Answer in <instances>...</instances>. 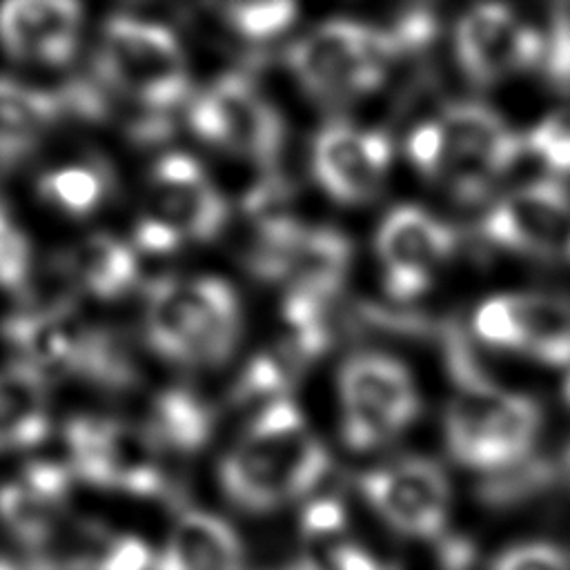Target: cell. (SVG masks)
<instances>
[{"instance_id":"28","label":"cell","mask_w":570,"mask_h":570,"mask_svg":"<svg viewBox=\"0 0 570 570\" xmlns=\"http://www.w3.org/2000/svg\"><path fill=\"white\" fill-rule=\"evenodd\" d=\"M229 27L245 40H269L283 33L296 18L292 2H232L223 7Z\"/></svg>"},{"instance_id":"39","label":"cell","mask_w":570,"mask_h":570,"mask_svg":"<svg viewBox=\"0 0 570 570\" xmlns=\"http://www.w3.org/2000/svg\"><path fill=\"white\" fill-rule=\"evenodd\" d=\"M430 285L428 272H385V289L394 301H412Z\"/></svg>"},{"instance_id":"33","label":"cell","mask_w":570,"mask_h":570,"mask_svg":"<svg viewBox=\"0 0 570 570\" xmlns=\"http://www.w3.org/2000/svg\"><path fill=\"white\" fill-rule=\"evenodd\" d=\"M31 269V247L27 236L0 209V287L18 289Z\"/></svg>"},{"instance_id":"10","label":"cell","mask_w":570,"mask_h":570,"mask_svg":"<svg viewBox=\"0 0 570 570\" xmlns=\"http://www.w3.org/2000/svg\"><path fill=\"white\" fill-rule=\"evenodd\" d=\"M365 501L399 534L441 539L445 534L450 488L443 470L428 459H405L358 476Z\"/></svg>"},{"instance_id":"42","label":"cell","mask_w":570,"mask_h":570,"mask_svg":"<svg viewBox=\"0 0 570 570\" xmlns=\"http://www.w3.org/2000/svg\"><path fill=\"white\" fill-rule=\"evenodd\" d=\"M563 396H566V401H568V405H570V376H568V381H566V385H563Z\"/></svg>"},{"instance_id":"21","label":"cell","mask_w":570,"mask_h":570,"mask_svg":"<svg viewBox=\"0 0 570 570\" xmlns=\"http://www.w3.org/2000/svg\"><path fill=\"white\" fill-rule=\"evenodd\" d=\"M445 156H479L503 171L517 160L525 140L512 134L503 120L481 105H454L441 120Z\"/></svg>"},{"instance_id":"30","label":"cell","mask_w":570,"mask_h":570,"mask_svg":"<svg viewBox=\"0 0 570 570\" xmlns=\"http://www.w3.org/2000/svg\"><path fill=\"white\" fill-rule=\"evenodd\" d=\"M543 73L559 91H570V4H554L548 18Z\"/></svg>"},{"instance_id":"32","label":"cell","mask_w":570,"mask_h":570,"mask_svg":"<svg viewBox=\"0 0 570 570\" xmlns=\"http://www.w3.org/2000/svg\"><path fill=\"white\" fill-rule=\"evenodd\" d=\"M525 147L537 151L543 163L561 174L570 171V114H557L537 125L528 138Z\"/></svg>"},{"instance_id":"8","label":"cell","mask_w":570,"mask_h":570,"mask_svg":"<svg viewBox=\"0 0 570 570\" xmlns=\"http://www.w3.org/2000/svg\"><path fill=\"white\" fill-rule=\"evenodd\" d=\"M343 441L352 450H372L407 425L419 399L407 370L381 354H356L341 370Z\"/></svg>"},{"instance_id":"12","label":"cell","mask_w":570,"mask_h":570,"mask_svg":"<svg viewBox=\"0 0 570 570\" xmlns=\"http://www.w3.org/2000/svg\"><path fill=\"white\" fill-rule=\"evenodd\" d=\"M546 36L501 4H481L456 24V53L468 76L492 82L512 69L541 65Z\"/></svg>"},{"instance_id":"6","label":"cell","mask_w":570,"mask_h":570,"mask_svg":"<svg viewBox=\"0 0 570 570\" xmlns=\"http://www.w3.org/2000/svg\"><path fill=\"white\" fill-rule=\"evenodd\" d=\"M399 51L390 29L330 20L289 47L287 65L314 98L343 100L376 89Z\"/></svg>"},{"instance_id":"34","label":"cell","mask_w":570,"mask_h":570,"mask_svg":"<svg viewBox=\"0 0 570 570\" xmlns=\"http://www.w3.org/2000/svg\"><path fill=\"white\" fill-rule=\"evenodd\" d=\"M490 570H570V552L557 543L528 541L503 550Z\"/></svg>"},{"instance_id":"37","label":"cell","mask_w":570,"mask_h":570,"mask_svg":"<svg viewBox=\"0 0 570 570\" xmlns=\"http://www.w3.org/2000/svg\"><path fill=\"white\" fill-rule=\"evenodd\" d=\"M436 31V18L428 7H412L405 16L396 20V24L390 29L394 40L399 42L401 49H414L423 47L432 40Z\"/></svg>"},{"instance_id":"2","label":"cell","mask_w":570,"mask_h":570,"mask_svg":"<svg viewBox=\"0 0 570 570\" xmlns=\"http://www.w3.org/2000/svg\"><path fill=\"white\" fill-rule=\"evenodd\" d=\"M456 394L448 414V443L454 459L476 470L501 472L525 461L537 430L539 407L492 385L476 367L461 332L445 334Z\"/></svg>"},{"instance_id":"16","label":"cell","mask_w":570,"mask_h":570,"mask_svg":"<svg viewBox=\"0 0 570 570\" xmlns=\"http://www.w3.org/2000/svg\"><path fill=\"white\" fill-rule=\"evenodd\" d=\"M67 109L98 116L102 100L91 87L51 94L0 76V165L20 163L31 154Z\"/></svg>"},{"instance_id":"36","label":"cell","mask_w":570,"mask_h":570,"mask_svg":"<svg viewBox=\"0 0 570 570\" xmlns=\"http://www.w3.org/2000/svg\"><path fill=\"white\" fill-rule=\"evenodd\" d=\"M407 154L425 174H434L445 160V134L441 122H425L416 127L407 140Z\"/></svg>"},{"instance_id":"24","label":"cell","mask_w":570,"mask_h":570,"mask_svg":"<svg viewBox=\"0 0 570 570\" xmlns=\"http://www.w3.org/2000/svg\"><path fill=\"white\" fill-rule=\"evenodd\" d=\"M62 505L65 501L47 494L24 476L0 485V521L29 552L42 550L62 532Z\"/></svg>"},{"instance_id":"17","label":"cell","mask_w":570,"mask_h":570,"mask_svg":"<svg viewBox=\"0 0 570 570\" xmlns=\"http://www.w3.org/2000/svg\"><path fill=\"white\" fill-rule=\"evenodd\" d=\"M151 570H245L236 530L205 510L183 512Z\"/></svg>"},{"instance_id":"41","label":"cell","mask_w":570,"mask_h":570,"mask_svg":"<svg viewBox=\"0 0 570 570\" xmlns=\"http://www.w3.org/2000/svg\"><path fill=\"white\" fill-rule=\"evenodd\" d=\"M281 570H323L314 559H309V557H301V559H296V561H292V563H287L285 568H281Z\"/></svg>"},{"instance_id":"25","label":"cell","mask_w":570,"mask_h":570,"mask_svg":"<svg viewBox=\"0 0 570 570\" xmlns=\"http://www.w3.org/2000/svg\"><path fill=\"white\" fill-rule=\"evenodd\" d=\"M523 350L550 365L570 363V301L548 294L521 296Z\"/></svg>"},{"instance_id":"20","label":"cell","mask_w":570,"mask_h":570,"mask_svg":"<svg viewBox=\"0 0 570 570\" xmlns=\"http://www.w3.org/2000/svg\"><path fill=\"white\" fill-rule=\"evenodd\" d=\"M350 254V240L341 232L307 227L287 267L285 292L330 303L345 281Z\"/></svg>"},{"instance_id":"43","label":"cell","mask_w":570,"mask_h":570,"mask_svg":"<svg viewBox=\"0 0 570 570\" xmlns=\"http://www.w3.org/2000/svg\"><path fill=\"white\" fill-rule=\"evenodd\" d=\"M566 465L570 468V448H568V452H566Z\"/></svg>"},{"instance_id":"26","label":"cell","mask_w":570,"mask_h":570,"mask_svg":"<svg viewBox=\"0 0 570 570\" xmlns=\"http://www.w3.org/2000/svg\"><path fill=\"white\" fill-rule=\"evenodd\" d=\"M40 196L69 216L91 214L105 198L102 174L94 167L69 165L40 178Z\"/></svg>"},{"instance_id":"29","label":"cell","mask_w":570,"mask_h":570,"mask_svg":"<svg viewBox=\"0 0 570 570\" xmlns=\"http://www.w3.org/2000/svg\"><path fill=\"white\" fill-rule=\"evenodd\" d=\"M474 330L481 341L503 347H523L521 296H497L474 314Z\"/></svg>"},{"instance_id":"1","label":"cell","mask_w":570,"mask_h":570,"mask_svg":"<svg viewBox=\"0 0 570 570\" xmlns=\"http://www.w3.org/2000/svg\"><path fill=\"white\" fill-rule=\"evenodd\" d=\"M330 468L323 443L298 407L272 399L223 456L218 479L225 497L245 512H272L312 492Z\"/></svg>"},{"instance_id":"5","label":"cell","mask_w":570,"mask_h":570,"mask_svg":"<svg viewBox=\"0 0 570 570\" xmlns=\"http://www.w3.org/2000/svg\"><path fill=\"white\" fill-rule=\"evenodd\" d=\"M100 78L149 111L178 107L189 94L187 58L176 36L158 22L114 16L96 56Z\"/></svg>"},{"instance_id":"11","label":"cell","mask_w":570,"mask_h":570,"mask_svg":"<svg viewBox=\"0 0 570 570\" xmlns=\"http://www.w3.org/2000/svg\"><path fill=\"white\" fill-rule=\"evenodd\" d=\"M227 216V200L191 156L174 151L156 160L145 218L183 243L185 238L212 240L223 232Z\"/></svg>"},{"instance_id":"38","label":"cell","mask_w":570,"mask_h":570,"mask_svg":"<svg viewBox=\"0 0 570 570\" xmlns=\"http://www.w3.org/2000/svg\"><path fill=\"white\" fill-rule=\"evenodd\" d=\"M441 570H470L476 559L474 543L463 534H443L436 543Z\"/></svg>"},{"instance_id":"18","label":"cell","mask_w":570,"mask_h":570,"mask_svg":"<svg viewBox=\"0 0 570 570\" xmlns=\"http://www.w3.org/2000/svg\"><path fill=\"white\" fill-rule=\"evenodd\" d=\"M385 272H428L454 247V232L416 207H399L383 220L376 238Z\"/></svg>"},{"instance_id":"9","label":"cell","mask_w":570,"mask_h":570,"mask_svg":"<svg viewBox=\"0 0 570 570\" xmlns=\"http://www.w3.org/2000/svg\"><path fill=\"white\" fill-rule=\"evenodd\" d=\"M65 436L71 474L136 497L160 494V450L142 428H129L111 419L78 416L67 425Z\"/></svg>"},{"instance_id":"31","label":"cell","mask_w":570,"mask_h":570,"mask_svg":"<svg viewBox=\"0 0 570 570\" xmlns=\"http://www.w3.org/2000/svg\"><path fill=\"white\" fill-rule=\"evenodd\" d=\"M156 557L151 548L134 534H109L100 539L91 570H151Z\"/></svg>"},{"instance_id":"27","label":"cell","mask_w":570,"mask_h":570,"mask_svg":"<svg viewBox=\"0 0 570 570\" xmlns=\"http://www.w3.org/2000/svg\"><path fill=\"white\" fill-rule=\"evenodd\" d=\"M554 481V468L543 461L519 463L514 468L497 472L492 479L483 481L476 490V497L492 508L517 505L541 490H546Z\"/></svg>"},{"instance_id":"3","label":"cell","mask_w":570,"mask_h":570,"mask_svg":"<svg viewBox=\"0 0 570 570\" xmlns=\"http://www.w3.org/2000/svg\"><path fill=\"white\" fill-rule=\"evenodd\" d=\"M238 330L236 292L220 278H160L147 289L145 334L163 358L220 365L232 354Z\"/></svg>"},{"instance_id":"4","label":"cell","mask_w":570,"mask_h":570,"mask_svg":"<svg viewBox=\"0 0 570 570\" xmlns=\"http://www.w3.org/2000/svg\"><path fill=\"white\" fill-rule=\"evenodd\" d=\"M2 334L20 363L42 376L67 374L111 390L127 387L136 379L122 343L67 305L18 312L4 321Z\"/></svg>"},{"instance_id":"35","label":"cell","mask_w":570,"mask_h":570,"mask_svg":"<svg viewBox=\"0 0 570 570\" xmlns=\"http://www.w3.org/2000/svg\"><path fill=\"white\" fill-rule=\"evenodd\" d=\"M347 521L345 508L341 501L323 497L314 499L303 508L301 514V534L307 539H318V537H330L343 532Z\"/></svg>"},{"instance_id":"23","label":"cell","mask_w":570,"mask_h":570,"mask_svg":"<svg viewBox=\"0 0 570 570\" xmlns=\"http://www.w3.org/2000/svg\"><path fill=\"white\" fill-rule=\"evenodd\" d=\"M212 428L214 414L194 392L165 390L154 399L142 430L158 450L189 454L209 441Z\"/></svg>"},{"instance_id":"40","label":"cell","mask_w":570,"mask_h":570,"mask_svg":"<svg viewBox=\"0 0 570 570\" xmlns=\"http://www.w3.org/2000/svg\"><path fill=\"white\" fill-rule=\"evenodd\" d=\"M330 566L332 570H390L381 566L376 557L354 543L336 546L330 554Z\"/></svg>"},{"instance_id":"13","label":"cell","mask_w":570,"mask_h":570,"mask_svg":"<svg viewBox=\"0 0 570 570\" xmlns=\"http://www.w3.org/2000/svg\"><path fill=\"white\" fill-rule=\"evenodd\" d=\"M481 232L510 249L554 252L570 243V194L557 180L525 185L490 209Z\"/></svg>"},{"instance_id":"14","label":"cell","mask_w":570,"mask_h":570,"mask_svg":"<svg viewBox=\"0 0 570 570\" xmlns=\"http://www.w3.org/2000/svg\"><path fill=\"white\" fill-rule=\"evenodd\" d=\"M390 151V140L383 134L334 122L314 140V176L334 200L358 203L379 187Z\"/></svg>"},{"instance_id":"7","label":"cell","mask_w":570,"mask_h":570,"mask_svg":"<svg viewBox=\"0 0 570 570\" xmlns=\"http://www.w3.org/2000/svg\"><path fill=\"white\" fill-rule=\"evenodd\" d=\"M187 120L200 140L265 165L276 160L285 138L274 105L240 73L220 76L203 89L191 100Z\"/></svg>"},{"instance_id":"19","label":"cell","mask_w":570,"mask_h":570,"mask_svg":"<svg viewBox=\"0 0 570 570\" xmlns=\"http://www.w3.org/2000/svg\"><path fill=\"white\" fill-rule=\"evenodd\" d=\"M45 379L20 361L0 370V452L31 448L47 436Z\"/></svg>"},{"instance_id":"15","label":"cell","mask_w":570,"mask_h":570,"mask_svg":"<svg viewBox=\"0 0 570 570\" xmlns=\"http://www.w3.org/2000/svg\"><path fill=\"white\" fill-rule=\"evenodd\" d=\"M82 9L71 0H11L0 7V45L11 58L65 65L73 58Z\"/></svg>"},{"instance_id":"22","label":"cell","mask_w":570,"mask_h":570,"mask_svg":"<svg viewBox=\"0 0 570 570\" xmlns=\"http://www.w3.org/2000/svg\"><path fill=\"white\" fill-rule=\"evenodd\" d=\"M65 269L85 292L98 298L125 294L138 276L134 252L109 234H91L65 254Z\"/></svg>"}]
</instances>
